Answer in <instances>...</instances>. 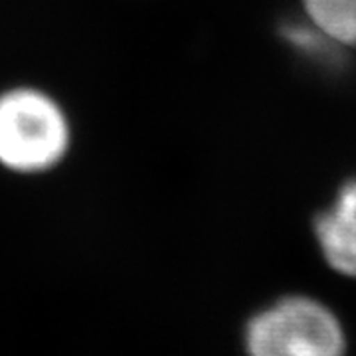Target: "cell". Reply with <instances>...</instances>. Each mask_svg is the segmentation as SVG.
<instances>
[{
	"label": "cell",
	"mask_w": 356,
	"mask_h": 356,
	"mask_svg": "<svg viewBox=\"0 0 356 356\" xmlns=\"http://www.w3.org/2000/svg\"><path fill=\"white\" fill-rule=\"evenodd\" d=\"M70 129L62 109L34 89L0 97V163L16 172H44L62 161Z\"/></svg>",
	"instance_id": "6da1fadb"
},
{
	"label": "cell",
	"mask_w": 356,
	"mask_h": 356,
	"mask_svg": "<svg viewBox=\"0 0 356 356\" xmlns=\"http://www.w3.org/2000/svg\"><path fill=\"white\" fill-rule=\"evenodd\" d=\"M303 6L318 32L356 48V0H303Z\"/></svg>",
	"instance_id": "277c9868"
},
{
	"label": "cell",
	"mask_w": 356,
	"mask_h": 356,
	"mask_svg": "<svg viewBox=\"0 0 356 356\" xmlns=\"http://www.w3.org/2000/svg\"><path fill=\"white\" fill-rule=\"evenodd\" d=\"M315 232L329 266L356 277V180L344 184L331 210L318 214Z\"/></svg>",
	"instance_id": "3957f363"
},
{
	"label": "cell",
	"mask_w": 356,
	"mask_h": 356,
	"mask_svg": "<svg viewBox=\"0 0 356 356\" xmlns=\"http://www.w3.org/2000/svg\"><path fill=\"white\" fill-rule=\"evenodd\" d=\"M245 348L250 356H344L346 343L327 307L289 297L250 321Z\"/></svg>",
	"instance_id": "7a4b0ae2"
}]
</instances>
